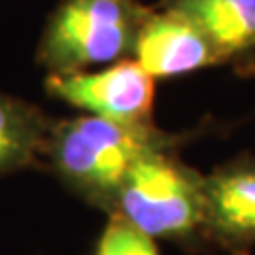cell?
Wrapping results in <instances>:
<instances>
[{
  "instance_id": "5b68a950",
  "label": "cell",
  "mask_w": 255,
  "mask_h": 255,
  "mask_svg": "<svg viewBox=\"0 0 255 255\" xmlns=\"http://www.w3.org/2000/svg\"><path fill=\"white\" fill-rule=\"evenodd\" d=\"M204 236L228 251L255 245V155H243L204 177Z\"/></svg>"
},
{
  "instance_id": "ba28073f",
  "label": "cell",
  "mask_w": 255,
  "mask_h": 255,
  "mask_svg": "<svg viewBox=\"0 0 255 255\" xmlns=\"http://www.w3.org/2000/svg\"><path fill=\"white\" fill-rule=\"evenodd\" d=\"M51 128L36 105L0 92V179L43 164Z\"/></svg>"
},
{
  "instance_id": "9c48e42d",
  "label": "cell",
  "mask_w": 255,
  "mask_h": 255,
  "mask_svg": "<svg viewBox=\"0 0 255 255\" xmlns=\"http://www.w3.org/2000/svg\"><path fill=\"white\" fill-rule=\"evenodd\" d=\"M96 255H159L153 238L134 228L119 215H109Z\"/></svg>"
},
{
  "instance_id": "52a82bcc",
  "label": "cell",
  "mask_w": 255,
  "mask_h": 255,
  "mask_svg": "<svg viewBox=\"0 0 255 255\" xmlns=\"http://www.w3.org/2000/svg\"><path fill=\"white\" fill-rule=\"evenodd\" d=\"M200 28L223 62L255 51V0H162Z\"/></svg>"
},
{
  "instance_id": "3957f363",
  "label": "cell",
  "mask_w": 255,
  "mask_h": 255,
  "mask_svg": "<svg viewBox=\"0 0 255 255\" xmlns=\"http://www.w3.org/2000/svg\"><path fill=\"white\" fill-rule=\"evenodd\" d=\"M107 213L151 238L189 245L204 236V174L174 151L147 155L128 172Z\"/></svg>"
},
{
  "instance_id": "7a4b0ae2",
  "label": "cell",
  "mask_w": 255,
  "mask_h": 255,
  "mask_svg": "<svg viewBox=\"0 0 255 255\" xmlns=\"http://www.w3.org/2000/svg\"><path fill=\"white\" fill-rule=\"evenodd\" d=\"M151 9L138 0H60L36 47L47 75H68L134 58Z\"/></svg>"
},
{
  "instance_id": "6da1fadb",
  "label": "cell",
  "mask_w": 255,
  "mask_h": 255,
  "mask_svg": "<svg viewBox=\"0 0 255 255\" xmlns=\"http://www.w3.org/2000/svg\"><path fill=\"white\" fill-rule=\"evenodd\" d=\"M181 134L162 132L153 124H119L81 115L53 122L43 164L87 204L109 211L128 172L142 157L177 151Z\"/></svg>"
},
{
  "instance_id": "277c9868",
  "label": "cell",
  "mask_w": 255,
  "mask_h": 255,
  "mask_svg": "<svg viewBox=\"0 0 255 255\" xmlns=\"http://www.w3.org/2000/svg\"><path fill=\"white\" fill-rule=\"evenodd\" d=\"M45 90L85 115L119 124H153L155 79L134 58L98 70L47 75Z\"/></svg>"
},
{
  "instance_id": "8992f818",
  "label": "cell",
  "mask_w": 255,
  "mask_h": 255,
  "mask_svg": "<svg viewBox=\"0 0 255 255\" xmlns=\"http://www.w3.org/2000/svg\"><path fill=\"white\" fill-rule=\"evenodd\" d=\"M134 60L153 79L187 75L223 62L209 36L170 9L149 13L138 32Z\"/></svg>"
}]
</instances>
